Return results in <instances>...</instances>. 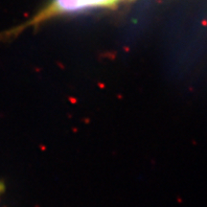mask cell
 Segmentation results:
<instances>
[{"instance_id":"cell-1","label":"cell","mask_w":207,"mask_h":207,"mask_svg":"<svg viewBox=\"0 0 207 207\" xmlns=\"http://www.w3.org/2000/svg\"><path fill=\"white\" fill-rule=\"evenodd\" d=\"M123 0H51L45 6L47 15L51 17L71 15L98 8H108Z\"/></svg>"},{"instance_id":"cell-2","label":"cell","mask_w":207,"mask_h":207,"mask_svg":"<svg viewBox=\"0 0 207 207\" xmlns=\"http://www.w3.org/2000/svg\"><path fill=\"white\" fill-rule=\"evenodd\" d=\"M4 190H5V185H4V183L2 182V181H0V196H1L2 194H3Z\"/></svg>"}]
</instances>
